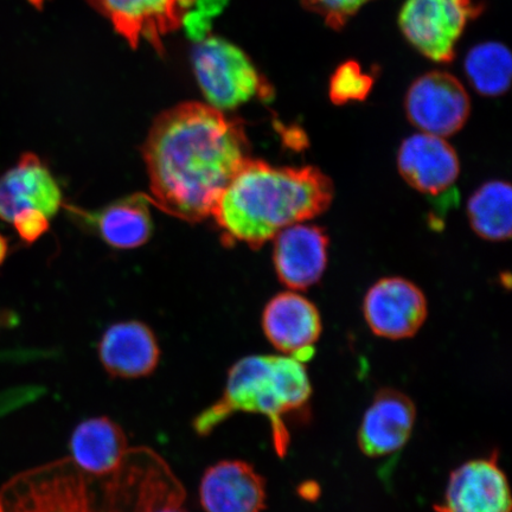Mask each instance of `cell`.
<instances>
[{
	"mask_svg": "<svg viewBox=\"0 0 512 512\" xmlns=\"http://www.w3.org/2000/svg\"><path fill=\"white\" fill-rule=\"evenodd\" d=\"M143 155L151 202L190 223L213 214L222 192L249 159L239 120L210 105L187 102L160 114Z\"/></svg>",
	"mask_w": 512,
	"mask_h": 512,
	"instance_id": "obj_1",
	"label": "cell"
},
{
	"mask_svg": "<svg viewBox=\"0 0 512 512\" xmlns=\"http://www.w3.org/2000/svg\"><path fill=\"white\" fill-rule=\"evenodd\" d=\"M334 196V183L316 166L279 168L249 158L211 216L227 245L259 249L281 230L325 213Z\"/></svg>",
	"mask_w": 512,
	"mask_h": 512,
	"instance_id": "obj_2",
	"label": "cell"
},
{
	"mask_svg": "<svg viewBox=\"0 0 512 512\" xmlns=\"http://www.w3.org/2000/svg\"><path fill=\"white\" fill-rule=\"evenodd\" d=\"M311 395L309 374L296 358L243 357L229 369L220 399L196 416L192 428L200 437H207L236 413L264 415L270 420L275 450L284 456L290 441L285 415L303 411Z\"/></svg>",
	"mask_w": 512,
	"mask_h": 512,
	"instance_id": "obj_3",
	"label": "cell"
},
{
	"mask_svg": "<svg viewBox=\"0 0 512 512\" xmlns=\"http://www.w3.org/2000/svg\"><path fill=\"white\" fill-rule=\"evenodd\" d=\"M5 512H123L104 479L63 458L21 473L0 495Z\"/></svg>",
	"mask_w": 512,
	"mask_h": 512,
	"instance_id": "obj_4",
	"label": "cell"
},
{
	"mask_svg": "<svg viewBox=\"0 0 512 512\" xmlns=\"http://www.w3.org/2000/svg\"><path fill=\"white\" fill-rule=\"evenodd\" d=\"M191 62L202 93L217 110H234L256 96L270 95V86L251 59L223 38H203L192 51Z\"/></svg>",
	"mask_w": 512,
	"mask_h": 512,
	"instance_id": "obj_5",
	"label": "cell"
},
{
	"mask_svg": "<svg viewBox=\"0 0 512 512\" xmlns=\"http://www.w3.org/2000/svg\"><path fill=\"white\" fill-rule=\"evenodd\" d=\"M473 0H406L399 15L403 36L421 55L450 63L469 22L482 14Z\"/></svg>",
	"mask_w": 512,
	"mask_h": 512,
	"instance_id": "obj_6",
	"label": "cell"
},
{
	"mask_svg": "<svg viewBox=\"0 0 512 512\" xmlns=\"http://www.w3.org/2000/svg\"><path fill=\"white\" fill-rule=\"evenodd\" d=\"M405 112L409 123L420 132L447 138L466 125L471 100L462 82L450 73L434 70L409 87Z\"/></svg>",
	"mask_w": 512,
	"mask_h": 512,
	"instance_id": "obj_7",
	"label": "cell"
},
{
	"mask_svg": "<svg viewBox=\"0 0 512 512\" xmlns=\"http://www.w3.org/2000/svg\"><path fill=\"white\" fill-rule=\"evenodd\" d=\"M363 316L376 336L393 341L411 338L426 322L427 299L412 281L383 278L364 297Z\"/></svg>",
	"mask_w": 512,
	"mask_h": 512,
	"instance_id": "obj_8",
	"label": "cell"
},
{
	"mask_svg": "<svg viewBox=\"0 0 512 512\" xmlns=\"http://www.w3.org/2000/svg\"><path fill=\"white\" fill-rule=\"evenodd\" d=\"M132 47L140 41L163 50V38L181 27L195 0H89Z\"/></svg>",
	"mask_w": 512,
	"mask_h": 512,
	"instance_id": "obj_9",
	"label": "cell"
},
{
	"mask_svg": "<svg viewBox=\"0 0 512 512\" xmlns=\"http://www.w3.org/2000/svg\"><path fill=\"white\" fill-rule=\"evenodd\" d=\"M261 324L275 349L303 363L315 354L323 330L317 306L294 291L273 297L265 306Z\"/></svg>",
	"mask_w": 512,
	"mask_h": 512,
	"instance_id": "obj_10",
	"label": "cell"
},
{
	"mask_svg": "<svg viewBox=\"0 0 512 512\" xmlns=\"http://www.w3.org/2000/svg\"><path fill=\"white\" fill-rule=\"evenodd\" d=\"M275 272L285 286L304 291L319 283L329 258V235L313 224L296 223L274 236Z\"/></svg>",
	"mask_w": 512,
	"mask_h": 512,
	"instance_id": "obj_11",
	"label": "cell"
},
{
	"mask_svg": "<svg viewBox=\"0 0 512 512\" xmlns=\"http://www.w3.org/2000/svg\"><path fill=\"white\" fill-rule=\"evenodd\" d=\"M441 512H511L507 476L498 466L497 456L471 460L451 473Z\"/></svg>",
	"mask_w": 512,
	"mask_h": 512,
	"instance_id": "obj_12",
	"label": "cell"
},
{
	"mask_svg": "<svg viewBox=\"0 0 512 512\" xmlns=\"http://www.w3.org/2000/svg\"><path fill=\"white\" fill-rule=\"evenodd\" d=\"M398 169L408 185L421 194L438 196L450 189L460 174V160L445 138L416 133L403 140Z\"/></svg>",
	"mask_w": 512,
	"mask_h": 512,
	"instance_id": "obj_13",
	"label": "cell"
},
{
	"mask_svg": "<svg viewBox=\"0 0 512 512\" xmlns=\"http://www.w3.org/2000/svg\"><path fill=\"white\" fill-rule=\"evenodd\" d=\"M416 408L405 393L381 389L363 415L358 446L368 457L389 456L408 443L414 430Z\"/></svg>",
	"mask_w": 512,
	"mask_h": 512,
	"instance_id": "obj_14",
	"label": "cell"
},
{
	"mask_svg": "<svg viewBox=\"0 0 512 512\" xmlns=\"http://www.w3.org/2000/svg\"><path fill=\"white\" fill-rule=\"evenodd\" d=\"M206 512H262L266 509V480L251 464L222 460L208 467L200 484Z\"/></svg>",
	"mask_w": 512,
	"mask_h": 512,
	"instance_id": "obj_15",
	"label": "cell"
},
{
	"mask_svg": "<svg viewBox=\"0 0 512 512\" xmlns=\"http://www.w3.org/2000/svg\"><path fill=\"white\" fill-rule=\"evenodd\" d=\"M62 206L56 179L34 153H24L14 168L0 175V220L11 222L25 209L53 217Z\"/></svg>",
	"mask_w": 512,
	"mask_h": 512,
	"instance_id": "obj_16",
	"label": "cell"
},
{
	"mask_svg": "<svg viewBox=\"0 0 512 512\" xmlns=\"http://www.w3.org/2000/svg\"><path fill=\"white\" fill-rule=\"evenodd\" d=\"M160 352L155 332L137 320L113 324L98 345L102 367L108 375L121 380L143 379L155 373Z\"/></svg>",
	"mask_w": 512,
	"mask_h": 512,
	"instance_id": "obj_17",
	"label": "cell"
},
{
	"mask_svg": "<svg viewBox=\"0 0 512 512\" xmlns=\"http://www.w3.org/2000/svg\"><path fill=\"white\" fill-rule=\"evenodd\" d=\"M130 448L123 427L99 416L76 426L69 440V458L87 475L104 478L119 469Z\"/></svg>",
	"mask_w": 512,
	"mask_h": 512,
	"instance_id": "obj_18",
	"label": "cell"
},
{
	"mask_svg": "<svg viewBox=\"0 0 512 512\" xmlns=\"http://www.w3.org/2000/svg\"><path fill=\"white\" fill-rule=\"evenodd\" d=\"M149 203H152L149 197L133 195L111 204L92 220L108 245L137 248L144 245L152 233Z\"/></svg>",
	"mask_w": 512,
	"mask_h": 512,
	"instance_id": "obj_19",
	"label": "cell"
},
{
	"mask_svg": "<svg viewBox=\"0 0 512 512\" xmlns=\"http://www.w3.org/2000/svg\"><path fill=\"white\" fill-rule=\"evenodd\" d=\"M512 191L510 184L490 181L473 192L467 203V217L473 232L479 238L491 242H503L511 238Z\"/></svg>",
	"mask_w": 512,
	"mask_h": 512,
	"instance_id": "obj_20",
	"label": "cell"
},
{
	"mask_svg": "<svg viewBox=\"0 0 512 512\" xmlns=\"http://www.w3.org/2000/svg\"><path fill=\"white\" fill-rule=\"evenodd\" d=\"M464 68L467 80L480 95L497 98L510 88L512 56L502 43L477 44L467 53Z\"/></svg>",
	"mask_w": 512,
	"mask_h": 512,
	"instance_id": "obj_21",
	"label": "cell"
},
{
	"mask_svg": "<svg viewBox=\"0 0 512 512\" xmlns=\"http://www.w3.org/2000/svg\"><path fill=\"white\" fill-rule=\"evenodd\" d=\"M373 87V76L364 72L360 63L347 61L342 63L331 76L330 100L337 106L361 102L368 98Z\"/></svg>",
	"mask_w": 512,
	"mask_h": 512,
	"instance_id": "obj_22",
	"label": "cell"
},
{
	"mask_svg": "<svg viewBox=\"0 0 512 512\" xmlns=\"http://www.w3.org/2000/svg\"><path fill=\"white\" fill-rule=\"evenodd\" d=\"M371 0H303L307 10L322 17L331 29L341 30Z\"/></svg>",
	"mask_w": 512,
	"mask_h": 512,
	"instance_id": "obj_23",
	"label": "cell"
},
{
	"mask_svg": "<svg viewBox=\"0 0 512 512\" xmlns=\"http://www.w3.org/2000/svg\"><path fill=\"white\" fill-rule=\"evenodd\" d=\"M22 240L35 242L49 229V217L36 209H25L11 221Z\"/></svg>",
	"mask_w": 512,
	"mask_h": 512,
	"instance_id": "obj_24",
	"label": "cell"
},
{
	"mask_svg": "<svg viewBox=\"0 0 512 512\" xmlns=\"http://www.w3.org/2000/svg\"><path fill=\"white\" fill-rule=\"evenodd\" d=\"M185 494L187 492L171 497L168 501L160 504L153 512H189L184 508Z\"/></svg>",
	"mask_w": 512,
	"mask_h": 512,
	"instance_id": "obj_25",
	"label": "cell"
},
{
	"mask_svg": "<svg viewBox=\"0 0 512 512\" xmlns=\"http://www.w3.org/2000/svg\"><path fill=\"white\" fill-rule=\"evenodd\" d=\"M9 246L8 241L5 240L4 236L0 234V266L3 265V262L8 256Z\"/></svg>",
	"mask_w": 512,
	"mask_h": 512,
	"instance_id": "obj_26",
	"label": "cell"
},
{
	"mask_svg": "<svg viewBox=\"0 0 512 512\" xmlns=\"http://www.w3.org/2000/svg\"><path fill=\"white\" fill-rule=\"evenodd\" d=\"M0 512H5L2 502H0Z\"/></svg>",
	"mask_w": 512,
	"mask_h": 512,
	"instance_id": "obj_27",
	"label": "cell"
},
{
	"mask_svg": "<svg viewBox=\"0 0 512 512\" xmlns=\"http://www.w3.org/2000/svg\"><path fill=\"white\" fill-rule=\"evenodd\" d=\"M437 512H441V511H438V510H437Z\"/></svg>",
	"mask_w": 512,
	"mask_h": 512,
	"instance_id": "obj_28",
	"label": "cell"
}]
</instances>
